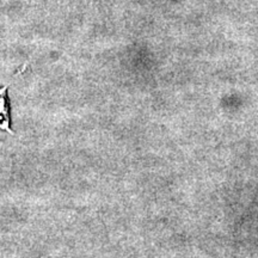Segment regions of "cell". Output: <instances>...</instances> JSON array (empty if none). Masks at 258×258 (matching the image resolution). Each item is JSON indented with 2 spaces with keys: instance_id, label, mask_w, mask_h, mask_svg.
Returning <instances> with one entry per match:
<instances>
[{
  "instance_id": "6da1fadb",
  "label": "cell",
  "mask_w": 258,
  "mask_h": 258,
  "mask_svg": "<svg viewBox=\"0 0 258 258\" xmlns=\"http://www.w3.org/2000/svg\"><path fill=\"white\" fill-rule=\"evenodd\" d=\"M0 129L11 132V129H10L9 106L8 101H6V88L0 89Z\"/></svg>"
}]
</instances>
